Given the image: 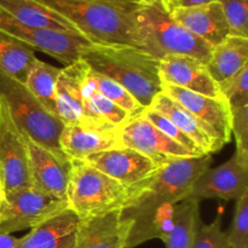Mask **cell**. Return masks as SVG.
<instances>
[{
	"label": "cell",
	"mask_w": 248,
	"mask_h": 248,
	"mask_svg": "<svg viewBox=\"0 0 248 248\" xmlns=\"http://www.w3.org/2000/svg\"><path fill=\"white\" fill-rule=\"evenodd\" d=\"M61 68L53 67L48 63L36 58L28 73L24 85L36 101L50 114L57 118L56 108V92Z\"/></svg>",
	"instance_id": "484cf974"
},
{
	"label": "cell",
	"mask_w": 248,
	"mask_h": 248,
	"mask_svg": "<svg viewBox=\"0 0 248 248\" xmlns=\"http://www.w3.org/2000/svg\"><path fill=\"white\" fill-rule=\"evenodd\" d=\"M2 200H4V193H2V189L0 188V212H1V207H2Z\"/></svg>",
	"instance_id": "8d00e7d4"
},
{
	"label": "cell",
	"mask_w": 248,
	"mask_h": 248,
	"mask_svg": "<svg viewBox=\"0 0 248 248\" xmlns=\"http://www.w3.org/2000/svg\"><path fill=\"white\" fill-rule=\"evenodd\" d=\"M248 65L242 68L235 77L218 85L222 97L232 110L248 106Z\"/></svg>",
	"instance_id": "f1b7e54d"
},
{
	"label": "cell",
	"mask_w": 248,
	"mask_h": 248,
	"mask_svg": "<svg viewBox=\"0 0 248 248\" xmlns=\"http://www.w3.org/2000/svg\"><path fill=\"white\" fill-rule=\"evenodd\" d=\"M200 224V201L182 200L176 205L173 228L164 241L166 248H191Z\"/></svg>",
	"instance_id": "d4e9b609"
},
{
	"label": "cell",
	"mask_w": 248,
	"mask_h": 248,
	"mask_svg": "<svg viewBox=\"0 0 248 248\" xmlns=\"http://www.w3.org/2000/svg\"><path fill=\"white\" fill-rule=\"evenodd\" d=\"M0 97L22 135L60 159L70 160L60 147V136L64 125L36 101L26 85L0 72Z\"/></svg>",
	"instance_id": "8992f818"
},
{
	"label": "cell",
	"mask_w": 248,
	"mask_h": 248,
	"mask_svg": "<svg viewBox=\"0 0 248 248\" xmlns=\"http://www.w3.org/2000/svg\"><path fill=\"white\" fill-rule=\"evenodd\" d=\"M142 48L156 58L184 55L207 63L212 46L172 18L159 5H142L136 11Z\"/></svg>",
	"instance_id": "277c9868"
},
{
	"label": "cell",
	"mask_w": 248,
	"mask_h": 248,
	"mask_svg": "<svg viewBox=\"0 0 248 248\" xmlns=\"http://www.w3.org/2000/svg\"><path fill=\"white\" fill-rule=\"evenodd\" d=\"M135 1L140 5H159V6L162 7L161 0H135ZM162 9H164V7H162Z\"/></svg>",
	"instance_id": "d590c367"
},
{
	"label": "cell",
	"mask_w": 248,
	"mask_h": 248,
	"mask_svg": "<svg viewBox=\"0 0 248 248\" xmlns=\"http://www.w3.org/2000/svg\"><path fill=\"white\" fill-rule=\"evenodd\" d=\"M35 60L31 46L0 31V72L24 84Z\"/></svg>",
	"instance_id": "cb8c5ba5"
},
{
	"label": "cell",
	"mask_w": 248,
	"mask_h": 248,
	"mask_svg": "<svg viewBox=\"0 0 248 248\" xmlns=\"http://www.w3.org/2000/svg\"><path fill=\"white\" fill-rule=\"evenodd\" d=\"M0 173L2 191L31 186L28 147L24 136L12 120L0 97Z\"/></svg>",
	"instance_id": "9c48e42d"
},
{
	"label": "cell",
	"mask_w": 248,
	"mask_h": 248,
	"mask_svg": "<svg viewBox=\"0 0 248 248\" xmlns=\"http://www.w3.org/2000/svg\"><path fill=\"white\" fill-rule=\"evenodd\" d=\"M160 78L162 84L174 85L213 98H223L217 82L208 73L206 63L194 57L167 55L160 58Z\"/></svg>",
	"instance_id": "9a60e30c"
},
{
	"label": "cell",
	"mask_w": 248,
	"mask_h": 248,
	"mask_svg": "<svg viewBox=\"0 0 248 248\" xmlns=\"http://www.w3.org/2000/svg\"><path fill=\"white\" fill-rule=\"evenodd\" d=\"M133 1H135V0H133Z\"/></svg>",
	"instance_id": "f35d334b"
},
{
	"label": "cell",
	"mask_w": 248,
	"mask_h": 248,
	"mask_svg": "<svg viewBox=\"0 0 248 248\" xmlns=\"http://www.w3.org/2000/svg\"><path fill=\"white\" fill-rule=\"evenodd\" d=\"M162 92L195 116L223 144L232 140V109L224 99L195 93L170 84H162Z\"/></svg>",
	"instance_id": "7c38bea8"
},
{
	"label": "cell",
	"mask_w": 248,
	"mask_h": 248,
	"mask_svg": "<svg viewBox=\"0 0 248 248\" xmlns=\"http://www.w3.org/2000/svg\"><path fill=\"white\" fill-rule=\"evenodd\" d=\"M67 208L65 200L41 193L33 186L5 191L0 212V234L33 229Z\"/></svg>",
	"instance_id": "52a82bcc"
},
{
	"label": "cell",
	"mask_w": 248,
	"mask_h": 248,
	"mask_svg": "<svg viewBox=\"0 0 248 248\" xmlns=\"http://www.w3.org/2000/svg\"><path fill=\"white\" fill-rule=\"evenodd\" d=\"M80 58L92 70L127 90L143 109L162 91L160 60L143 48L92 44Z\"/></svg>",
	"instance_id": "3957f363"
},
{
	"label": "cell",
	"mask_w": 248,
	"mask_h": 248,
	"mask_svg": "<svg viewBox=\"0 0 248 248\" xmlns=\"http://www.w3.org/2000/svg\"><path fill=\"white\" fill-rule=\"evenodd\" d=\"M248 62V38L230 35L212 48L206 67L217 85L232 79Z\"/></svg>",
	"instance_id": "603a6c76"
},
{
	"label": "cell",
	"mask_w": 248,
	"mask_h": 248,
	"mask_svg": "<svg viewBox=\"0 0 248 248\" xmlns=\"http://www.w3.org/2000/svg\"><path fill=\"white\" fill-rule=\"evenodd\" d=\"M123 147L131 148L159 165L177 159L200 156L160 132L142 115L131 118L119 131Z\"/></svg>",
	"instance_id": "30bf717a"
},
{
	"label": "cell",
	"mask_w": 248,
	"mask_h": 248,
	"mask_svg": "<svg viewBox=\"0 0 248 248\" xmlns=\"http://www.w3.org/2000/svg\"><path fill=\"white\" fill-rule=\"evenodd\" d=\"M148 108L166 116L186 137L193 140L202 154L211 155L224 147V144L218 140L195 116L191 115L162 91L153 99Z\"/></svg>",
	"instance_id": "ac0fdd59"
},
{
	"label": "cell",
	"mask_w": 248,
	"mask_h": 248,
	"mask_svg": "<svg viewBox=\"0 0 248 248\" xmlns=\"http://www.w3.org/2000/svg\"><path fill=\"white\" fill-rule=\"evenodd\" d=\"M130 225L120 211L80 219L73 248H125Z\"/></svg>",
	"instance_id": "e0dca14e"
},
{
	"label": "cell",
	"mask_w": 248,
	"mask_h": 248,
	"mask_svg": "<svg viewBox=\"0 0 248 248\" xmlns=\"http://www.w3.org/2000/svg\"><path fill=\"white\" fill-rule=\"evenodd\" d=\"M0 9L31 28L80 35L75 27L64 17L35 0H0Z\"/></svg>",
	"instance_id": "7402d4cb"
},
{
	"label": "cell",
	"mask_w": 248,
	"mask_h": 248,
	"mask_svg": "<svg viewBox=\"0 0 248 248\" xmlns=\"http://www.w3.org/2000/svg\"><path fill=\"white\" fill-rule=\"evenodd\" d=\"M232 35L248 38V0H218Z\"/></svg>",
	"instance_id": "4dcf8cb0"
},
{
	"label": "cell",
	"mask_w": 248,
	"mask_h": 248,
	"mask_svg": "<svg viewBox=\"0 0 248 248\" xmlns=\"http://www.w3.org/2000/svg\"><path fill=\"white\" fill-rule=\"evenodd\" d=\"M24 138L28 147L31 186L53 198L65 200L70 160L60 159L26 136Z\"/></svg>",
	"instance_id": "5bb4252c"
},
{
	"label": "cell",
	"mask_w": 248,
	"mask_h": 248,
	"mask_svg": "<svg viewBox=\"0 0 248 248\" xmlns=\"http://www.w3.org/2000/svg\"><path fill=\"white\" fill-rule=\"evenodd\" d=\"M170 15L179 24L212 47L232 35L222 6L218 1L190 7H174Z\"/></svg>",
	"instance_id": "2e32d148"
},
{
	"label": "cell",
	"mask_w": 248,
	"mask_h": 248,
	"mask_svg": "<svg viewBox=\"0 0 248 248\" xmlns=\"http://www.w3.org/2000/svg\"><path fill=\"white\" fill-rule=\"evenodd\" d=\"M0 188H1V173H0Z\"/></svg>",
	"instance_id": "74e56055"
},
{
	"label": "cell",
	"mask_w": 248,
	"mask_h": 248,
	"mask_svg": "<svg viewBox=\"0 0 248 248\" xmlns=\"http://www.w3.org/2000/svg\"><path fill=\"white\" fill-rule=\"evenodd\" d=\"M93 72V78L94 82H96V89L97 91L101 94H103L104 97H107L108 99H110L113 103H115L116 106L120 107L121 109H124L125 111H127L131 116L140 115L143 111V107L133 98L132 94L127 91V90L124 89L123 86L118 84V82L113 81L109 78L104 77V75L98 74L94 70Z\"/></svg>",
	"instance_id": "4316f807"
},
{
	"label": "cell",
	"mask_w": 248,
	"mask_h": 248,
	"mask_svg": "<svg viewBox=\"0 0 248 248\" xmlns=\"http://www.w3.org/2000/svg\"><path fill=\"white\" fill-rule=\"evenodd\" d=\"M179 1H181V0H161V4L162 7H164L167 12H171L174 7L178 6Z\"/></svg>",
	"instance_id": "e575fe53"
},
{
	"label": "cell",
	"mask_w": 248,
	"mask_h": 248,
	"mask_svg": "<svg viewBox=\"0 0 248 248\" xmlns=\"http://www.w3.org/2000/svg\"><path fill=\"white\" fill-rule=\"evenodd\" d=\"M225 234L232 248H248V191L236 200L234 218Z\"/></svg>",
	"instance_id": "83f0119b"
},
{
	"label": "cell",
	"mask_w": 248,
	"mask_h": 248,
	"mask_svg": "<svg viewBox=\"0 0 248 248\" xmlns=\"http://www.w3.org/2000/svg\"><path fill=\"white\" fill-rule=\"evenodd\" d=\"M119 131H98L80 125H64L60 136L61 150L69 159L85 160L92 154L123 147Z\"/></svg>",
	"instance_id": "ffe728a7"
},
{
	"label": "cell",
	"mask_w": 248,
	"mask_h": 248,
	"mask_svg": "<svg viewBox=\"0 0 248 248\" xmlns=\"http://www.w3.org/2000/svg\"><path fill=\"white\" fill-rule=\"evenodd\" d=\"M128 196V188L104 174L86 160L70 159L68 178V208L80 219L120 211Z\"/></svg>",
	"instance_id": "5b68a950"
},
{
	"label": "cell",
	"mask_w": 248,
	"mask_h": 248,
	"mask_svg": "<svg viewBox=\"0 0 248 248\" xmlns=\"http://www.w3.org/2000/svg\"><path fill=\"white\" fill-rule=\"evenodd\" d=\"M85 62L80 60L61 68L56 92L57 118L63 125H80L82 121L81 80Z\"/></svg>",
	"instance_id": "44dd1931"
},
{
	"label": "cell",
	"mask_w": 248,
	"mask_h": 248,
	"mask_svg": "<svg viewBox=\"0 0 248 248\" xmlns=\"http://www.w3.org/2000/svg\"><path fill=\"white\" fill-rule=\"evenodd\" d=\"M79 223L80 218L67 208L31 229L16 248H73Z\"/></svg>",
	"instance_id": "d6986e66"
},
{
	"label": "cell",
	"mask_w": 248,
	"mask_h": 248,
	"mask_svg": "<svg viewBox=\"0 0 248 248\" xmlns=\"http://www.w3.org/2000/svg\"><path fill=\"white\" fill-rule=\"evenodd\" d=\"M218 0H181L177 7H190V6H199V5L210 4V2H216Z\"/></svg>",
	"instance_id": "836d02e7"
},
{
	"label": "cell",
	"mask_w": 248,
	"mask_h": 248,
	"mask_svg": "<svg viewBox=\"0 0 248 248\" xmlns=\"http://www.w3.org/2000/svg\"><path fill=\"white\" fill-rule=\"evenodd\" d=\"M232 135L236 140L235 154L248 164V106L232 111Z\"/></svg>",
	"instance_id": "d6a6232c"
},
{
	"label": "cell",
	"mask_w": 248,
	"mask_h": 248,
	"mask_svg": "<svg viewBox=\"0 0 248 248\" xmlns=\"http://www.w3.org/2000/svg\"><path fill=\"white\" fill-rule=\"evenodd\" d=\"M0 31L68 65L80 60L82 51L92 45L84 36L62 31L31 28L0 9Z\"/></svg>",
	"instance_id": "ba28073f"
},
{
	"label": "cell",
	"mask_w": 248,
	"mask_h": 248,
	"mask_svg": "<svg viewBox=\"0 0 248 248\" xmlns=\"http://www.w3.org/2000/svg\"><path fill=\"white\" fill-rule=\"evenodd\" d=\"M212 164L210 154L177 159L161 165L152 176L128 188L120 210L121 219L130 225L125 248L144 244V234L155 213L166 205H176L188 198L194 182Z\"/></svg>",
	"instance_id": "6da1fadb"
},
{
	"label": "cell",
	"mask_w": 248,
	"mask_h": 248,
	"mask_svg": "<svg viewBox=\"0 0 248 248\" xmlns=\"http://www.w3.org/2000/svg\"><path fill=\"white\" fill-rule=\"evenodd\" d=\"M87 162L123 186H135L152 176L161 165L127 147L104 150L87 156Z\"/></svg>",
	"instance_id": "4fadbf2b"
},
{
	"label": "cell",
	"mask_w": 248,
	"mask_h": 248,
	"mask_svg": "<svg viewBox=\"0 0 248 248\" xmlns=\"http://www.w3.org/2000/svg\"><path fill=\"white\" fill-rule=\"evenodd\" d=\"M140 115H142L144 119H147L152 125H154L160 132H162L165 136L171 138L172 140H174L176 143L181 144L182 147L186 148V149L191 150V152L196 153V154L199 155H205L198 149V147L194 144V142L190 140V138L186 137V136L184 135V133L182 132V131L179 130L174 124H172L171 121H170L166 116L162 115V114L157 113V111L153 110V109L150 108H145L143 109Z\"/></svg>",
	"instance_id": "f546056e"
},
{
	"label": "cell",
	"mask_w": 248,
	"mask_h": 248,
	"mask_svg": "<svg viewBox=\"0 0 248 248\" xmlns=\"http://www.w3.org/2000/svg\"><path fill=\"white\" fill-rule=\"evenodd\" d=\"M248 191V164L242 161L236 154L220 166L208 167L196 178L188 198L194 200L220 199L237 200Z\"/></svg>",
	"instance_id": "8fae6325"
},
{
	"label": "cell",
	"mask_w": 248,
	"mask_h": 248,
	"mask_svg": "<svg viewBox=\"0 0 248 248\" xmlns=\"http://www.w3.org/2000/svg\"><path fill=\"white\" fill-rule=\"evenodd\" d=\"M64 17L80 35L94 45H126L142 48L133 0H35Z\"/></svg>",
	"instance_id": "7a4b0ae2"
},
{
	"label": "cell",
	"mask_w": 248,
	"mask_h": 248,
	"mask_svg": "<svg viewBox=\"0 0 248 248\" xmlns=\"http://www.w3.org/2000/svg\"><path fill=\"white\" fill-rule=\"evenodd\" d=\"M191 248H232L222 228V216L218 215L211 224L201 223Z\"/></svg>",
	"instance_id": "1f68e13d"
}]
</instances>
